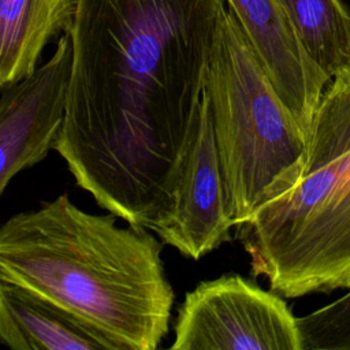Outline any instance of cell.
<instances>
[{"mask_svg":"<svg viewBox=\"0 0 350 350\" xmlns=\"http://www.w3.org/2000/svg\"><path fill=\"white\" fill-rule=\"evenodd\" d=\"M226 0H75L55 149L107 212L149 230L170 205Z\"/></svg>","mask_w":350,"mask_h":350,"instance_id":"obj_1","label":"cell"},{"mask_svg":"<svg viewBox=\"0 0 350 350\" xmlns=\"http://www.w3.org/2000/svg\"><path fill=\"white\" fill-rule=\"evenodd\" d=\"M66 193L0 226V283L22 287L86 323L119 350H154L170 329L174 288L163 242Z\"/></svg>","mask_w":350,"mask_h":350,"instance_id":"obj_2","label":"cell"},{"mask_svg":"<svg viewBox=\"0 0 350 350\" xmlns=\"http://www.w3.org/2000/svg\"><path fill=\"white\" fill-rule=\"evenodd\" d=\"M205 93L235 226L290 190L308 137L279 97L241 23L227 7L212 49Z\"/></svg>","mask_w":350,"mask_h":350,"instance_id":"obj_3","label":"cell"},{"mask_svg":"<svg viewBox=\"0 0 350 350\" xmlns=\"http://www.w3.org/2000/svg\"><path fill=\"white\" fill-rule=\"evenodd\" d=\"M350 152V70L324 89L308 138L306 159L295 185L261 205L241 224L242 242L256 272L324 204Z\"/></svg>","mask_w":350,"mask_h":350,"instance_id":"obj_4","label":"cell"},{"mask_svg":"<svg viewBox=\"0 0 350 350\" xmlns=\"http://www.w3.org/2000/svg\"><path fill=\"white\" fill-rule=\"evenodd\" d=\"M174 350H301L297 317L276 294L239 275L186 293L174 324Z\"/></svg>","mask_w":350,"mask_h":350,"instance_id":"obj_5","label":"cell"},{"mask_svg":"<svg viewBox=\"0 0 350 350\" xmlns=\"http://www.w3.org/2000/svg\"><path fill=\"white\" fill-rule=\"evenodd\" d=\"M234 226L209 100L204 89L170 205L149 231L182 256L200 260L227 242Z\"/></svg>","mask_w":350,"mask_h":350,"instance_id":"obj_6","label":"cell"},{"mask_svg":"<svg viewBox=\"0 0 350 350\" xmlns=\"http://www.w3.org/2000/svg\"><path fill=\"white\" fill-rule=\"evenodd\" d=\"M254 273L286 298L350 287V152L324 204Z\"/></svg>","mask_w":350,"mask_h":350,"instance_id":"obj_7","label":"cell"},{"mask_svg":"<svg viewBox=\"0 0 350 350\" xmlns=\"http://www.w3.org/2000/svg\"><path fill=\"white\" fill-rule=\"evenodd\" d=\"M71 67L67 33L51 59L0 96V197L21 171L42 161L59 137Z\"/></svg>","mask_w":350,"mask_h":350,"instance_id":"obj_8","label":"cell"},{"mask_svg":"<svg viewBox=\"0 0 350 350\" xmlns=\"http://www.w3.org/2000/svg\"><path fill=\"white\" fill-rule=\"evenodd\" d=\"M279 97L309 138L331 78L312 60L276 0H227Z\"/></svg>","mask_w":350,"mask_h":350,"instance_id":"obj_9","label":"cell"},{"mask_svg":"<svg viewBox=\"0 0 350 350\" xmlns=\"http://www.w3.org/2000/svg\"><path fill=\"white\" fill-rule=\"evenodd\" d=\"M0 343L11 350H119L75 316L8 283H0Z\"/></svg>","mask_w":350,"mask_h":350,"instance_id":"obj_10","label":"cell"},{"mask_svg":"<svg viewBox=\"0 0 350 350\" xmlns=\"http://www.w3.org/2000/svg\"><path fill=\"white\" fill-rule=\"evenodd\" d=\"M75 0H0V90L37 70L48 41L67 33Z\"/></svg>","mask_w":350,"mask_h":350,"instance_id":"obj_11","label":"cell"},{"mask_svg":"<svg viewBox=\"0 0 350 350\" xmlns=\"http://www.w3.org/2000/svg\"><path fill=\"white\" fill-rule=\"evenodd\" d=\"M312 60L332 79L350 70V11L340 0H276Z\"/></svg>","mask_w":350,"mask_h":350,"instance_id":"obj_12","label":"cell"},{"mask_svg":"<svg viewBox=\"0 0 350 350\" xmlns=\"http://www.w3.org/2000/svg\"><path fill=\"white\" fill-rule=\"evenodd\" d=\"M301 350H350V293L297 317Z\"/></svg>","mask_w":350,"mask_h":350,"instance_id":"obj_13","label":"cell"}]
</instances>
